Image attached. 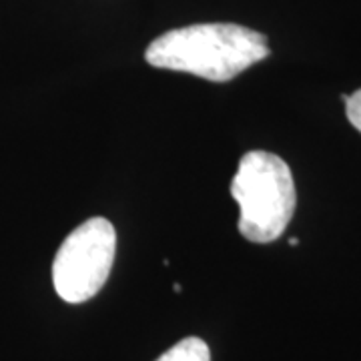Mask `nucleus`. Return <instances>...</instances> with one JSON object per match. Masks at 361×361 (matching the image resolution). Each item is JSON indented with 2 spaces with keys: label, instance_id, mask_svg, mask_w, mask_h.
<instances>
[{
  "label": "nucleus",
  "instance_id": "f257e3e1",
  "mask_svg": "<svg viewBox=\"0 0 361 361\" xmlns=\"http://www.w3.org/2000/svg\"><path fill=\"white\" fill-rule=\"evenodd\" d=\"M269 56L267 37L231 23L191 25L169 30L145 52L151 66L227 82Z\"/></svg>",
  "mask_w": 361,
  "mask_h": 361
},
{
  "label": "nucleus",
  "instance_id": "f03ea898",
  "mask_svg": "<svg viewBox=\"0 0 361 361\" xmlns=\"http://www.w3.org/2000/svg\"><path fill=\"white\" fill-rule=\"evenodd\" d=\"M231 197L239 205V233L251 243H271L283 235L295 213L291 169L281 157L251 151L239 161Z\"/></svg>",
  "mask_w": 361,
  "mask_h": 361
},
{
  "label": "nucleus",
  "instance_id": "7ed1b4c3",
  "mask_svg": "<svg viewBox=\"0 0 361 361\" xmlns=\"http://www.w3.org/2000/svg\"><path fill=\"white\" fill-rule=\"evenodd\" d=\"M116 253V231L103 217L85 221L63 241L52 261V283L66 303H85L106 283Z\"/></svg>",
  "mask_w": 361,
  "mask_h": 361
},
{
  "label": "nucleus",
  "instance_id": "20e7f679",
  "mask_svg": "<svg viewBox=\"0 0 361 361\" xmlns=\"http://www.w3.org/2000/svg\"><path fill=\"white\" fill-rule=\"evenodd\" d=\"M157 361H211V353L203 339L187 337L165 351Z\"/></svg>",
  "mask_w": 361,
  "mask_h": 361
},
{
  "label": "nucleus",
  "instance_id": "39448f33",
  "mask_svg": "<svg viewBox=\"0 0 361 361\" xmlns=\"http://www.w3.org/2000/svg\"><path fill=\"white\" fill-rule=\"evenodd\" d=\"M345 109H348L349 123L361 133V89L355 90L351 97H343Z\"/></svg>",
  "mask_w": 361,
  "mask_h": 361
},
{
  "label": "nucleus",
  "instance_id": "423d86ee",
  "mask_svg": "<svg viewBox=\"0 0 361 361\" xmlns=\"http://www.w3.org/2000/svg\"><path fill=\"white\" fill-rule=\"evenodd\" d=\"M289 245H291V247L299 245V239H291V241H289Z\"/></svg>",
  "mask_w": 361,
  "mask_h": 361
}]
</instances>
